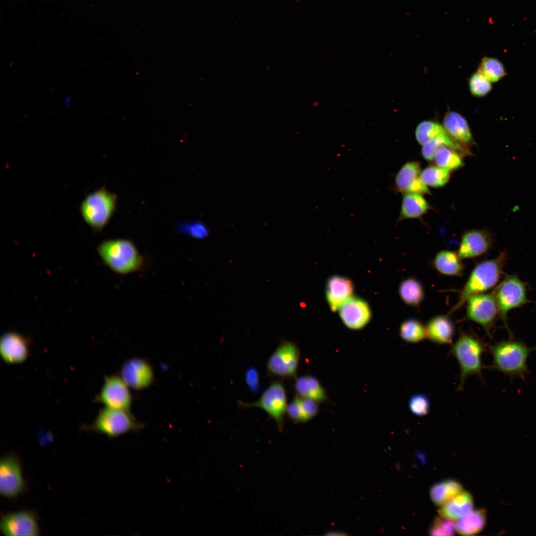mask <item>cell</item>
<instances>
[{
	"label": "cell",
	"instance_id": "e575fe53",
	"mask_svg": "<svg viewBox=\"0 0 536 536\" xmlns=\"http://www.w3.org/2000/svg\"><path fill=\"white\" fill-rule=\"evenodd\" d=\"M491 82L479 71L473 73L469 81V89L471 94L481 97L486 95L492 89Z\"/></svg>",
	"mask_w": 536,
	"mask_h": 536
},
{
	"label": "cell",
	"instance_id": "e0dca14e",
	"mask_svg": "<svg viewBox=\"0 0 536 536\" xmlns=\"http://www.w3.org/2000/svg\"><path fill=\"white\" fill-rule=\"evenodd\" d=\"M421 172L420 164L418 162H408L404 164L395 178V190L405 194H429L427 186L420 179Z\"/></svg>",
	"mask_w": 536,
	"mask_h": 536
},
{
	"label": "cell",
	"instance_id": "d6a6232c",
	"mask_svg": "<svg viewBox=\"0 0 536 536\" xmlns=\"http://www.w3.org/2000/svg\"><path fill=\"white\" fill-rule=\"evenodd\" d=\"M478 71L491 82H496L507 74L503 64L494 58L484 57L478 67Z\"/></svg>",
	"mask_w": 536,
	"mask_h": 536
},
{
	"label": "cell",
	"instance_id": "277c9868",
	"mask_svg": "<svg viewBox=\"0 0 536 536\" xmlns=\"http://www.w3.org/2000/svg\"><path fill=\"white\" fill-rule=\"evenodd\" d=\"M485 344L475 335L462 332L453 344L451 352L458 362L460 373L457 391H462L467 378L476 375L482 379L484 368L482 361L483 353L486 350Z\"/></svg>",
	"mask_w": 536,
	"mask_h": 536
},
{
	"label": "cell",
	"instance_id": "4fadbf2b",
	"mask_svg": "<svg viewBox=\"0 0 536 536\" xmlns=\"http://www.w3.org/2000/svg\"><path fill=\"white\" fill-rule=\"evenodd\" d=\"M0 529L8 536H36L39 527L35 515L28 510L8 513L1 517Z\"/></svg>",
	"mask_w": 536,
	"mask_h": 536
},
{
	"label": "cell",
	"instance_id": "d6986e66",
	"mask_svg": "<svg viewBox=\"0 0 536 536\" xmlns=\"http://www.w3.org/2000/svg\"><path fill=\"white\" fill-rule=\"evenodd\" d=\"M354 285L352 281L344 276L333 275L327 282L326 296L330 309L335 312L352 296Z\"/></svg>",
	"mask_w": 536,
	"mask_h": 536
},
{
	"label": "cell",
	"instance_id": "44dd1931",
	"mask_svg": "<svg viewBox=\"0 0 536 536\" xmlns=\"http://www.w3.org/2000/svg\"><path fill=\"white\" fill-rule=\"evenodd\" d=\"M450 137L458 143L467 147L472 142L470 129L466 119L455 111L447 112L442 125Z\"/></svg>",
	"mask_w": 536,
	"mask_h": 536
},
{
	"label": "cell",
	"instance_id": "9c48e42d",
	"mask_svg": "<svg viewBox=\"0 0 536 536\" xmlns=\"http://www.w3.org/2000/svg\"><path fill=\"white\" fill-rule=\"evenodd\" d=\"M300 357L297 344L282 340L271 354L267 363L268 373L280 378H292L296 374Z\"/></svg>",
	"mask_w": 536,
	"mask_h": 536
},
{
	"label": "cell",
	"instance_id": "4316f807",
	"mask_svg": "<svg viewBox=\"0 0 536 536\" xmlns=\"http://www.w3.org/2000/svg\"><path fill=\"white\" fill-rule=\"evenodd\" d=\"M464 491L462 485L454 480H445L434 484L430 490L433 502L437 505L444 504Z\"/></svg>",
	"mask_w": 536,
	"mask_h": 536
},
{
	"label": "cell",
	"instance_id": "6da1fadb",
	"mask_svg": "<svg viewBox=\"0 0 536 536\" xmlns=\"http://www.w3.org/2000/svg\"><path fill=\"white\" fill-rule=\"evenodd\" d=\"M104 263L115 273L126 275L142 271L147 259L134 242L127 238L112 239L101 242L97 248Z\"/></svg>",
	"mask_w": 536,
	"mask_h": 536
},
{
	"label": "cell",
	"instance_id": "b9f144b4",
	"mask_svg": "<svg viewBox=\"0 0 536 536\" xmlns=\"http://www.w3.org/2000/svg\"><path fill=\"white\" fill-rule=\"evenodd\" d=\"M345 535V534H344V533L342 534V533H340V532L337 533V532H330V533H328V534H326V535Z\"/></svg>",
	"mask_w": 536,
	"mask_h": 536
},
{
	"label": "cell",
	"instance_id": "1f68e13d",
	"mask_svg": "<svg viewBox=\"0 0 536 536\" xmlns=\"http://www.w3.org/2000/svg\"><path fill=\"white\" fill-rule=\"evenodd\" d=\"M450 176V170L436 165L426 167L421 172L420 178L426 186L438 188L444 186Z\"/></svg>",
	"mask_w": 536,
	"mask_h": 536
},
{
	"label": "cell",
	"instance_id": "8d00e7d4",
	"mask_svg": "<svg viewBox=\"0 0 536 536\" xmlns=\"http://www.w3.org/2000/svg\"><path fill=\"white\" fill-rule=\"evenodd\" d=\"M455 531L453 521L440 516L434 519L429 529V534L433 536H452Z\"/></svg>",
	"mask_w": 536,
	"mask_h": 536
},
{
	"label": "cell",
	"instance_id": "2e32d148",
	"mask_svg": "<svg viewBox=\"0 0 536 536\" xmlns=\"http://www.w3.org/2000/svg\"><path fill=\"white\" fill-rule=\"evenodd\" d=\"M493 243L492 234L485 230L472 229L463 235L458 254L462 259L474 258L486 253Z\"/></svg>",
	"mask_w": 536,
	"mask_h": 536
},
{
	"label": "cell",
	"instance_id": "603a6c76",
	"mask_svg": "<svg viewBox=\"0 0 536 536\" xmlns=\"http://www.w3.org/2000/svg\"><path fill=\"white\" fill-rule=\"evenodd\" d=\"M458 252L443 250L438 252L433 260L434 268L439 273L451 276H460L464 272V265Z\"/></svg>",
	"mask_w": 536,
	"mask_h": 536
},
{
	"label": "cell",
	"instance_id": "f1b7e54d",
	"mask_svg": "<svg viewBox=\"0 0 536 536\" xmlns=\"http://www.w3.org/2000/svg\"><path fill=\"white\" fill-rule=\"evenodd\" d=\"M443 145L452 147L461 153L469 154V152L467 147L454 141L447 133L431 139L422 145V155L426 160L431 161L433 160L437 150Z\"/></svg>",
	"mask_w": 536,
	"mask_h": 536
},
{
	"label": "cell",
	"instance_id": "d590c367",
	"mask_svg": "<svg viewBox=\"0 0 536 536\" xmlns=\"http://www.w3.org/2000/svg\"><path fill=\"white\" fill-rule=\"evenodd\" d=\"M408 407L410 411L417 416L426 415L430 409L429 398L424 394L417 393L413 395L409 399Z\"/></svg>",
	"mask_w": 536,
	"mask_h": 536
},
{
	"label": "cell",
	"instance_id": "8fae6325",
	"mask_svg": "<svg viewBox=\"0 0 536 536\" xmlns=\"http://www.w3.org/2000/svg\"><path fill=\"white\" fill-rule=\"evenodd\" d=\"M27 489L18 457L10 453L2 457L0 463V493L7 498H16Z\"/></svg>",
	"mask_w": 536,
	"mask_h": 536
},
{
	"label": "cell",
	"instance_id": "ba28073f",
	"mask_svg": "<svg viewBox=\"0 0 536 536\" xmlns=\"http://www.w3.org/2000/svg\"><path fill=\"white\" fill-rule=\"evenodd\" d=\"M238 403L243 408L258 407L263 409L275 421L278 429L282 430L288 404L285 388L281 381L272 382L256 402L239 401Z\"/></svg>",
	"mask_w": 536,
	"mask_h": 536
},
{
	"label": "cell",
	"instance_id": "30bf717a",
	"mask_svg": "<svg viewBox=\"0 0 536 536\" xmlns=\"http://www.w3.org/2000/svg\"><path fill=\"white\" fill-rule=\"evenodd\" d=\"M466 318L480 325L485 333L490 336L499 311L494 291L473 295L466 302Z\"/></svg>",
	"mask_w": 536,
	"mask_h": 536
},
{
	"label": "cell",
	"instance_id": "484cf974",
	"mask_svg": "<svg viewBox=\"0 0 536 536\" xmlns=\"http://www.w3.org/2000/svg\"><path fill=\"white\" fill-rule=\"evenodd\" d=\"M486 522L484 509L472 510L455 523V530L460 535L470 536L480 532Z\"/></svg>",
	"mask_w": 536,
	"mask_h": 536
},
{
	"label": "cell",
	"instance_id": "7c38bea8",
	"mask_svg": "<svg viewBox=\"0 0 536 536\" xmlns=\"http://www.w3.org/2000/svg\"><path fill=\"white\" fill-rule=\"evenodd\" d=\"M96 401L101 402L106 407L129 410L132 396L129 387L121 377L113 375L106 377Z\"/></svg>",
	"mask_w": 536,
	"mask_h": 536
},
{
	"label": "cell",
	"instance_id": "83f0119b",
	"mask_svg": "<svg viewBox=\"0 0 536 536\" xmlns=\"http://www.w3.org/2000/svg\"><path fill=\"white\" fill-rule=\"evenodd\" d=\"M399 293L402 300L406 304L415 307L420 306L424 296L421 283L413 277L407 278L401 283Z\"/></svg>",
	"mask_w": 536,
	"mask_h": 536
},
{
	"label": "cell",
	"instance_id": "ffe728a7",
	"mask_svg": "<svg viewBox=\"0 0 536 536\" xmlns=\"http://www.w3.org/2000/svg\"><path fill=\"white\" fill-rule=\"evenodd\" d=\"M426 336L438 344H450L455 335L453 322L447 316L437 315L430 319L425 326Z\"/></svg>",
	"mask_w": 536,
	"mask_h": 536
},
{
	"label": "cell",
	"instance_id": "836d02e7",
	"mask_svg": "<svg viewBox=\"0 0 536 536\" xmlns=\"http://www.w3.org/2000/svg\"><path fill=\"white\" fill-rule=\"evenodd\" d=\"M445 133L447 132L441 124L433 121L425 120L417 126L415 136L417 142L423 145L431 139Z\"/></svg>",
	"mask_w": 536,
	"mask_h": 536
},
{
	"label": "cell",
	"instance_id": "f546056e",
	"mask_svg": "<svg viewBox=\"0 0 536 536\" xmlns=\"http://www.w3.org/2000/svg\"><path fill=\"white\" fill-rule=\"evenodd\" d=\"M400 335L402 340L410 343H418L427 338L425 326L413 318L408 319L402 323Z\"/></svg>",
	"mask_w": 536,
	"mask_h": 536
},
{
	"label": "cell",
	"instance_id": "cb8c5ba5",
	"mask_svg": "<svg viewBox=\"0 0 536 536\" xmlns=\"http://www.w3.org/2000/svg\"><path fill=\"white\" fill-rule=\"evenodd\" d=\"M430 208L429 204L422 195L406 193L402 198L398 221L404 219L419 218Z\"/></svg>",
	"mask_w": 536,
	"mask_h": 536
},
{
	"label": "cell",
	"instance_id": "d4e9b609",
	"mask_svg": "<svg viewBox=\"0 0 536 536\" xmlns=\"http://www.w3.org/2000/svg\"><path fill=\"white\" fill-rule=\"evenodd\" d=\"M295 390L299 396L314 400L317 402L325 401L327 395L319 381L310 375H304L296 379Z\"/></svg>",
	"mask_w": 536,
	"mask_h": 536
},
{
	"label": "cell",
	"instance_id": "7402d4cb",
	"mask_svg": "<svg viewBox=\"0 0 536 536\" xmlns=\"http://www.w3.org/2000/svg\"><path fill=\"white\" fill-rule=\"evenodd\" d=\"M473 506L471 495L468 492L463 491L442 505L438 512L442 517L457 521L470 512Z\"/></svg>",
	"mask_w": 536,
	"mask_h": 536
},
{
	"label": "cell",
	"instance_id": "ab89813d",
	"mask_svg": "<svg viewBox=\"0 0 536 536\" xmlns=\"http://www.w3.org/2000/svg\"><path fill=\"white\" fill-rule=\"evenodd\" d=\"M245 381L249 388L254 393L260 390V377L259 372L254 367L250 366L246 371Z\"/></svg>",
	"mask_w": 536,
	"mask_h": 536
},
{
	"label": "cell",
	"instance_id": "4dcf8cb0",
	"mask_svg": "<svg viewBox=\"0 0 536 536\" xmlns=\"http://www.w3.org/2000/svg\"><path fill=\"white\" fill-rule=\"evenodd\" d=\"M460 152L448 146L443 145L436 151L433 160L437 166L449 170L461 167L463 162Z\"/></svg>",
	"mask_w": 536,
	"mask_h": 536
},
{
	"label": "cell",
	"instance_id": "3957f363",
	"mask_svg": "<svg viewBox=\"0 0 536 536\" xmlns=\"http://www.w3.org/2000/svg\"><path fill=\"white\" fill-rule=\"evenodd\" d=\"M507 255L505 250L495 258L478 264L471 271L458 302L450 313L458 310L471 296L485 293L494 287L499 281Z\"/></svg>",
	"mask_w": 536,
	"mask_h": 536
},
{
	"label": "cell",
	"instance_id": "60d3db41",
	"mask_svg": "<svg viewBox=\"0 0 536 536\" xmlns=\"http://www.w3.org/2000/svg\"><path fill=\"white\" fill-rule=\"evenodd\" d=\"M286 413L290 419L294 422H304L297 397L287 404Z\"/></svg>",
	"mask_w": 536,
	"mask_h": 536
},
{
	"label": "cell",
	"instance_id": "5bb4252c",
	"mask_svg": "<svg viewBox=\"0 0 536 536\" xmlns=\"http://www.w3.org/2000/svg\"><path fill=\"white\" fill-rule=\"evenodd\" d=\"M121 377L128 386L140 390L150 386L154 380L153 369L149 363L140 358L126 361L120 371Z\"/></svg>",
	"mask_w": 536,
	"mask_h": 536
},
{
	"label": "cell",
	"instance_id": "f35d334b",
	"mask_svg": "<svg viewBox=\"0 0 536 536\" xmlns=\"http://www.w3.org/2000/svg\"><path fill=\"white\" fill-rule=\"evenodd\" d=\"M182 229L187 234L197 239H203L208 235V230L203 224L195 222L187 224Z\"/></svg>",
	"mask_w": 536,
	"mask_h": 536
},
{
	"label": "cell",
	"instance_id": "7a4b0ae2",
	"mask_svg": "<svg viewBox=\"0 0 536 536\" xmlns=\"http://www.w3.org/2000/svg\"><path fill=\"white\" fill-rule=\"evenodd\" d=\"M492 368L509 377L525 380L529 373L527 362L533 351L524 342L509 339L497 342L489 348Z\"/></svg>",
	"mask_w": 536,
	"mask_h": 536
},
{
	"label": "cell",
	"instance_id": "9a60e30c",
	"mask_svg": "<svg viewBox=\"0 0 536 536\" xmlns=\"http://www.w3.org/2000/svg\"><path fill=\"white\" fill-rule=\"evenodd\" d=\"M344 324L351 330H359L365 327L371 318V311L364 300L352 296L338 310Z\"/></svg>",
	"mask_w": 536,
	"mask_h": 536
},
{
	"label": "cell",
	"instance_id": "5b68a950",
	"mask_svg": "<svg viewBox=\"0 0 536 536\" xmlns=\"http://www.w3.org/2000/svg\"><path fill=\"white\" fill-rule=\"evenodd\" d=\"M118 197L102 187L86 195L79 206L85 222L94 232L102 231L117 209Z\"/></svg>",
	"mask_w": 536,
	"mask_h": 536
},
{
	"label": "cell",
	"instance_id": "52a82bcc",
	"mask_svg": "<svg viewBox=\"0 0 536 536\" xmlns=\"http://www.w3.org/2000/svg\"><path fill=\"white\" fill-rule=\"evenodd\" d=\"M493 291L499 316L511 336L507 323V315L511 310L521 308L528 303L526 285L516 275L506 274Z\"/></svg>",
	"mask_w": 536,
	"mask_h": 536
},
{
	"label": "cell",
	"instance_id": "74e56055",
	"mask_svg": "<svg viewBox=\"0 0 536 536\" xmlns=\"http://www.w3.org/2000/svg\"><path fill=\"white\" fill-rule=\"evenodd\" d=\"M304 422L308 421L318 413L319 405L317 402L300 396L297 397Z\"/></svg>",
	"mask_w": 536,
	"mask_h": 536
},
{
	"label": "cell",
	"instance_id": "ac0fdd59",
	"mask_svg": "<svg viewBox=\"0 0 536 536\" xmlns=\"http://www.w3.org/2000/svg\"><path fill=\"white\" fill-rule=\"evenodd\" d=\"M0 354L7 363L23 362L29 355V340L17 333H5L0 339Z\"/></svg>",
	"mask_w": 536,
	"mask_h": 536
},
{
	"label": "cell",
	"instance_id": "8992f818",
	"mask_svg": "<svg viewBox=\"0 0 536 536\" xmlns=\"http://www.w3.org/2000/svg\"><path fill=\"white\" fill-rule=\"evenodd\" d=\"M143 426L129 410L106 407L93 423L85 429L114 438L130 432H138Z\"/></svg>",
	"mask_w": 536,
	"mask_h": 536
}]
</instances>
